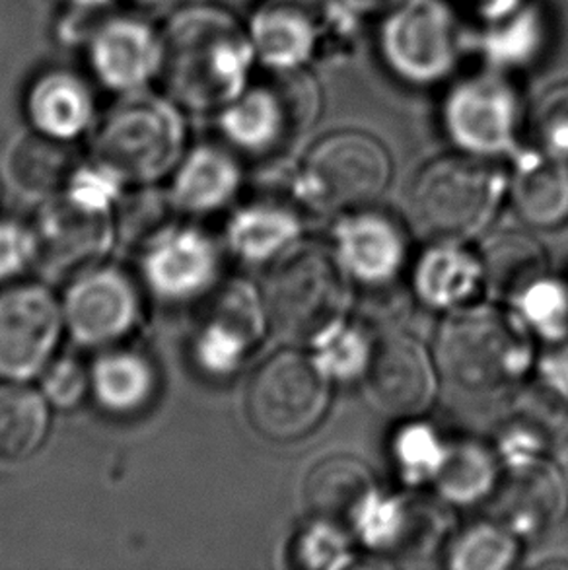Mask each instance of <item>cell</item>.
<instances>
[{
  "label": "cell",
  "instance_id": "cell-44",
  "mask_svg": "<svg viewBox=\"0 0 568 570\" xmlns=\"http://www.w3.org/2000/svg\"><path fill=\"white\" fill-rule=\"evenodd\" d=\"M565 347L555 353L554 356H549L546 363H543V374L546 379L551 380L557 385H561L562 390L568 392V341L562 343Z\"/></svg>",
  "mask_w": 568,
  "mask_h": 570
},
{
  "label": "cell",
  "instance_id": "cell-13",
  "mask_svg": "<svg viewBox=\"0 0 568 570\" xmlns=\"http://www.w3.org/2000/svg\"><path fill=\"white\" fill-rule=\"evenodd\" d=\"M448 528L450 518L438 502L376 493L362 509L353 530L385 557L421 559L442 543Z\"/></svg>",
  "mask_w": 568,
  "mask_h": 570
},
{
  "label": "cell",
  "instance_id": "cell-33",
  "mask_svg": "<svg viewBox=\"0 0 568 570\" xmlns=\"http://www.w3.org/2000/svg\"><path fill=\"white\" fill-rule=\"evenodd\" d=\"M92 387L104 407L129 413L145 405L154 390L153 368L133 353L101 356L92 371Z\"/></svg>",
  "mask_w": 568,
  "mask_h": 570
},
{
  "label": "cell",
  "instance_id": "cell-27",
  "mask_svg": "<svg viewBox=\"0 0 568 570\" xmlns=\"http://www.w3.org/2000/svg\"><path fill=\"white\" fill-rule=\"evenodd\" d=\"M239 168L228 153L216 147L193 150L177 171L174 203L193 213H210L236 195Z\"/></svg>",
  "mask_w": 568,
  "mask_h": 570
},
{
  "label": "cell",
  "instance_id": "cell-2",
  "mask_svg": "<svg viewBox=\"0 0 568 570\" xmlns=\"http://www.w3.org/2000/svg\"><path fill=\"white\" fill-rule=\"evenodd\" d=\"M438 364L460 392L502 395L530 368L528 327L500 309L458 308L438 333Z\"/></svg>",
  "mask_w": 568,
  "mask_h": 570
},
{
  "label": "cell",
  "instance_id": "cell-19",
  "mask_svg": "<svg viewBox=\"0 0 568 570\" xmlns=\"http://www.w3.org/2000/svg\"><path fill=\"white\" fill-rule=\"evenodd\" d=\"M333 239L339 262L362 285L392 283L408 259V239L400 226L390 216L366 208L343 216Z\"/></svg>",
  "mask_w": 568,
  "mask_h": 570
},
{
  "label": "cell",
  "instance_id": "cell-7",
  "mask_svg": "<svg viewBox=\"0 0 568 570\" xmlns=\"http://www.w3.org/2000/svg\"><path fill=\"white\" fill-rule=\"evenodd\" d=\"M330 400V376L315 358L298 351H281L249 380L247 419L265 439H302L322 423Z\"/></svg>",
  "mask_w": 568,
  "mask_h": 570
},
{
  "label": "cell",
  "instance_id": "cell-37",
  "mask_svg": "<svg viewBox=\"0 0 568 570\" xmlns=\"http://www.w3.org/2000/svg\"><path fill=\"white\" fill-rule=\"evenodd\" d=\"M314 345L317 351L315 363L330 379L346 380L364 374L372 353V345L361 333L343 324L320 337Z\"/></svg>",
  "mask_w": 568,
  "mask_h": 570
},
{
  "label": "cell",
  "instance_id": "cell-5",
  "mask_svg": "<svg viewBox=\"0 0 568 570\" xmlns=\"http://www.w3.org/2000/svg\"><path fill=\"white\" fill-rule=\"evenodd\" d=\"M322 96L300 67L275 69L262 85L246 88L223 109L221 129L236 147L263 155L288 147L314 125Z\"/></svg>",
  "mask_w": 568,
  "mask_h": 570
},
{
  "label": "cell",
  "instance_id": "cell-14",
  "mask_svg": "<svg viewBox=\"0 0 568 570\" xmlns=\"http://www.w3.org/2000/svg\"><path fill=\"white\" fill-rule=\"evenodd\" d=\"M456 47L452 18L434 0H411L385 26V57L411 80L442 77L453 65Z\"/></svg>",
  "mask_w": 568,
  "mask_h": 570
},
{
  "label": "cell",
  "instance_id": "cell-34",
  "mask_svg": "<svg viewBox=\"0 0 568 570\" xmlns=\"http://www.w3.org/2000/svg\"><path fill=\"white\" fill-rule=\"evenodd\" d=\"M520 557V538L497 520L471 525L448 551V567L456 570L510 569Z\"/></svg>",
  "mask_w": 568,
  "mask_h": 570
},
{
  "label": "cell",
  "instance_id": "cell-46",
  "mask_svg": "<svg viewBox=\"0 0 568 570\" xmlns=\"http://www.w3.org/2000/svg\"><path fill=\"white\" fill-rule=\"evenodd\" d=\"M349 4H353L359 10H366V12H378V10H385L392 8L401 2V0H346Z\"/></svg>",
  "mask_w": 568,
  "mask_h": 570
},
{
  "label": "cell",
  "instance_id": "cell-22",
  "mask_svg": "<svg viewBox=\"0 0 568 570\" xmlns=\"http://www.w3.org/2000/svg\"><path fill=\"white\" fill-rule=\"evenodd\" d=\"M366 463L354 455H331L307 471L302 499L312 520L351 530L362 509L376 494Z\"/></svg>",
  "mask_w": 568,
  "mask_h": 570
},
{
  "label": "cell",
  "instance_id": "cell-40",
  "mask_svg": "<svg viewBox=\"0 0 568 570\" xmlns=\"http://www.w3.org/2000/svg\"><path fill=\"white\" fill-rule=\"evenodd\" d=\"M172 203L168 197H164L158 191H143L131 195L119 208V220H117V230L125 242H139L156 238L168 228H164L168 223Z\"/></svg>",
  "mask_w": 568,
  "mask_h": 570
},
{
  "label": "cell",
  "instance_id": "cell-4",
  "mask_svg": "<svg viewBox=\"0 0 568 570\" xmlns=\"http://www.w3.org/2000/svg\"><path fill=\"white\" fill-rule=\"evenodd\" d=\"M507 179L469 156H444L419 171L409 195L417 228L437 242L460 244L491 223Z\"/></svg>",
  "mask_w": 568,
  "mask_h": 570
},
{
  "label": "cell",
  "instance_id": "cell-10",
  "mask_svg": "<svg viewBox=\"0 0 568 570\" xmlns=\"http://www.w3.org/2000/svg\"><path fill=\"white\" fill-rule=\"evenodd\" d=\"M270 322L267 306L246 281H232L213 294L195 337V358L203 371L228 376L262 341Z\"/></svg>",
  "mask_w": 568,
  "mask_h": 570
},
{
  "label": "cell",
  "instance_id": "cell-3",
  "mask_svg": "<svg viewBox=\"0 0 568 570\" xmlns=\"http://www.w3.org/2000/svg\"><path fill=\"white\" fill-rule=\"evenodd\" d=\"M184 145L176 101L135 90L106 111L94 137V160L124 181L150 184L179 163Z\"/></svg>",
  "mask_w": 568,
  "mask_h": 570
},
{
  "label": "cell",
  "instance_id": "cell-43",
  "mask_svg": "<svg viewBox=\"0 0 568 570\" xmlns=\"http://www.w3.org/2000/svg\"><path fill=\"white\" fill-rule=\"evenodd\" d=\"M36 255V239L30 230L16 224L0 226V281L12 277Z\"/></svg>",
  "mask_w": 568,
  "mask_h": 570
},
{
  "label": "cell",
  "instance_id": "cell-25",
  "mask_svg": "<svg viewBox=\"0 0 568 570\" xmlns=\"http://www.w3.org/2000/svg\"><path fill=\"white\" fill-rule=\"evenodd\" d=\"M415 293L434 309H458L471 302L483 286V269L476 255L458 244L438 242L417 262Z\"/></svg>",
  "mask_w": 568,
  "mask_h": 570
},
{
  "label": "cell",
  "instance_id": "cell-24",
  "mask_svg": "<svg viewBox=\"0 0 568 570\" xmlns=\"http://www.w3.org/2000/svg\"><path fill=\"white\" fill-rule=\"evenodd\" d=\"M516 213L533 228H559L568 220L567 160L539 153L523 156L510 184Z\"/></svg>",
  "mask_w": 568,
  "mask_h": 570
},
{
  "label": "cell",
  "instance_id": "cell-11",
  "mask_svg": "<svg viewBox=\"0 0 568 570\" xmlns=\"http://www.w3.org/2000/svg\"><path fill=\"white\" fill-rule=\"evenodd\" d=\"M364 392L384 415L411 419L424 413L437 395V371L427 348L401 333L376 341L364 371Z\"/></svg>",
  "mask_w": 568,
  "mask_h": 570
},
{
  "label": "cell",
  "instance_id": "cell-41",
  "mask_svg": "<svg viewBox=\"0 0 568 570\" xmlns=\"http://www.w3.org/2000/svg\"><path fill=\"white\" fill-rule=\"evenodd\" d=\"M121 184L124 179L117 178L114 171H109L100 164H94L88 168H77L67 189H69L70 199L78 205L90 210L109 213V208L119 197Z\"/></svg>",
  "mask_w": 568,
  "mask_h": 570
},
{
  "label": "cell",
  "instance_id": "cell-38",
  "mask_svg": "<svg viewBox=\"0 0 568 570\" xmlns=\"http://www.w3.org/2000/svg\"><path fill=\"white\" fill-rule=\"evenodd\" d=\"M294 559L306 569H341L351 563V540L345 528L312 520L294 543Z\"/></svg>",
  "mask_w": 568,
  "mask_h": 570
},
{
  "label": "cell",
  "instance_id": "cell-30",
  "mask_svg": "<svg viewBox=\"0 0 568 570\" xmlns=\"http://www.w3.org/2000/svg\"><path fill=\"white\" fill-rule=\"evenodd\" d=\"M499 479V465L491 450L477 442H461L448 446L432 483L445 501L471 504L491 499Z\"/></svg>",
  "mask_w": 568,
  "mask_h": 570
},
{
  "label": "cell",
  "instance_id": "cell-39",
  "mask_svg": "<svg viewBox=\"0 0 568 570\" xmlns=\"http://www.w3.org/2000/svg\"><path fill=\"white\" fill-rule=\"evenodd\" d=\"M531 131L541 153L568 163V85L557 86L538 101Z\"/></svg>",
  "mask_w": 568,
  "mask_h": 570
},
{
  "label": "cell",
  "instance_id": "cell-16",
  "mask_svg": "<svg viewBox=\"0 0 568 570\" xmlns=\"http://www.w3.org/2000/svg\"><path fill=\"white\" fill-rule=\"evenodd\" d=\"M516 96L494 78H473L456 88L445 104V129L458 147L487 156L505 153L515 139Z\"/></svg>",
  "mask_w": 568,
  "mask_h": 570
},
{
  "label": "cell",
  "instance_id": "cell-31",
  "mask_svg": "<svg viewBox=\"0 0 568 570\" xmlns=\"http://www.w3.org/2000/svg\"><path fill=\"white\" fill-rule=\"evenodd\" d=\"M75 166L77 158L65 140L51 139L41 132L23 137L10 158L16 184L33 195H49L69 186L77 171Z\"/></svg>",
  "mask_w": 568,
  "mask_h": 570
},
{
  "label": "cell",
  "instance_id": "cell-15",
  "mask_svg": "<svg viewBox=\"0 0 568 570\" xmlns=\"http://www.w3.org/2000/svg\"><path fill=\"white\" fill-rule=\"evenodd\" d=\"M139 316V296L121 271L88 269L70 285L65 317L75 340L100 347L131 332Z\"/></svg>",
  "mask_w": 568,
  "mask_h": 570
},
{
  "label": "cell",
  "instance_id": "cell-29",
  "mask_svg": "<svg viewBox=\"0 0 568 570\" xmlns=\"http://www.w3.org/2000/svg\"><path fill=\"white\" fill-rule=\"evenodd\" d=\"M49 429L46 401L30 387L0 385V463H20L38 452Z\"/></svg>",
  "mask_w": 568,
  "mask_h": 570
},
{
  "label": "cell",
  "instance_id": "cell-47",
  "mask_svg": "<svg viewBox=\"0 0 568 570\" xmlns=\"http://www.w3.org/2000/svg\"><path fill=\"white\" fill-rule=\"evenodd\" d=\"M139 2L148 7H166V4H176L179 0H139Z\"/></svg>",
  "mask_w": 568,
  "mask_h": 570
},
{
  "label": "cell",
  "instance_id": "cell-45",
  "mask_svg": "<svg viewBox=\"0 0 568 570\" xmlns=\"http://www.w3.org/2000/svg\"><path fill=\"white\" fill-rule=\"evenodd\" d=\"M466 7L476 12V14L483 16V18H502V16L510 12L512 8L520 0H461Z\"/></svg>",
  "mask_w": 568,
  "mask_h": 570
},
{
  "label": "cell",
  "instance_id": "cell-21",
  "mask_svg": "<svg viewBox=\"0 0 568 570\" xmlns=\"http://www.w3.org/2000/svg\"><path fill=\"white\" fill-rule=\"evenodd\" d=\"M218 269L213 242L192 228H168L148 242L145 275L156 294L172 301L203 293Z\"/></svg>",
  "mask_w": 568,
  "mask_h": 570
},
{
  "label": "cell",
  "instance_id": "cell-42",
  "mask_svg": "<svg viewBox=\"0 0 568 570\" xmlns=\"http://www.w3.org/2000/svg\"><path fill=\"white\" fill-rule=\"evenodd\" d=\"M43 390L57 407H77L88 390V376L77 361L61 358L47 368Z\"/></svg>",
  "mask_w": 568,
  "mask_h": 570
},
{
  "label": "cell",
  "instance_id": "cell-28",
  "mask_svg": "<svg viewBox=\"0 0 568 570\" xmlns=\"http://www.w3.org/2000/svg\"><path fill=\"white\" fill-rule=\"evenodd\" d=\"M302 224L288 208L259 203L242 208L232 218L228 239L236 254L249 263H265L283 255L300 238Z\"/></svg>",
  "mask_w": 568,
  "mask_h": 570
},
{
  "label": "cell",
  "instance_id": "cell-36",
  "mask_svg": "<svg viewBox=\"0 0 568 570\" xmlns=\"http://www.w3.org/2000/svg\"><path fill=\"white\" fill-rule=\"evenodd\" d=\"M445 450L448 446L427 424H409L393 440L395 463L411 483L432 481L444 460Z\"/></svg>",
  "mask_w": 568,
  "mask_h": 570
},
{
  "label": "cell",
  "instance_id": "cell-23",
  "mask_svg": "<svg viewBox=\"0 0 568 570\" xmlns=\"http://www.w3.org/2000/svg\"><path fill=\"white\" fill-rule=\"evenodd\" d=\"M26 111L36 131L69 142L92 124L94 96L75 72L49 70L31 85Z\"/></svg>",
  "mask_w": 568,
  "mask_h": 570
},
{
  "label": "cell",
  "instance_id": "cell-35",
  "mask_svg": "<svg viewBox=\"0 0 568 570\" xmlns=\"http://www.w3.org/2000/svg\"><path fill=\"white\" fill-rule=\"evenodd\" d=\"M515 306L528 332L549 343H567L568 283L546 275L531 285Z\"/></svg>",
  "mask_w": 568,
  "mask_h": 570
},
{
  "label": "cell",
  "instance_id": "cell-18",
  "mask_svg": "<svg viewBox=\"0 0 568 570\" xmlns=\"http://www.w3.org/2000/svg\"><path fill=\"white\" fill-rule=\"evenodd\" d=\"M88 61L96 78L109 90H143L160 75L161 33L140 18L117 16L94 30Z\"/></svg>",
  "mask_w": 568,
  "mask_h": 570
},
{
  "label": "cell",
  "instance_id": "cell-12",
  "mask_svg": "<svg viewBox=\"0 0 568 570\" xmlns=\"http://www.w3.org/2000/svg\"><path fill=\"white\" fill-rule=\"evenodd\" d=\"M491 494L492 520L520 540H539L561 524L568 489L561 471L541 455L507 463Z\"/></svg>",
  "mask_w": 568,
  "mask_h": 570
},
{
  "label": "cell",
  "instance_id": "cell-6",
  "mask_svg": "<svg viewBox=\"0 0 568 570\" xmlns=\"http://www.w3.org/2000/svg\"><path fill=\"white\" fill-rule=\"evenodd\" d=\"M345 281L322 249L306 247L284 257L271 275L265 306L273 330L291 341H315L345 320Z\"/></svg>",
  "mask_w": 568,
  "mask_h": 570
},
{
  "label": "cell",
  "instance_id": "cell-20",
  "mask_svg": "<svg viewBox=\"0 0 568 570\" xmlns=\"http://www.w3.org/2000/svg\"><path fill=\"white\" fill-rule=\"evenodd\" d=\"M568 440V392L549 379L531 382L516 393L500 452L507 463L538 458Z\"/></svg>",
  "mask_w": 568,
  "mask_h": 570
},
{
  "label": "cell",
  "instance_id": "cell-32",
  "mask_svg": "<svg viewBox=\"0 0 568 570\" xmlns=\"http://www.w3.org/2000/svg\"><path fill=\"white\" fill-rule=\"evenodd\" d=\"M252 41L255 55H259L271 69H294L306 59L314 33L304 16L288 7L263 10L252 22Z\"/></svg>",
  "mask_w": 568,
  "mask_h": 570
},
{
  "label": "cell",
  "instance_id": "cell-9",
  "mask_svg": "<svg viewBox=\"0 0 568 570\" xmlns=\"http://www.w3.org/2000/svg\"><path fill=\"white\" fill-rule=\"evenodd\" d=\"M61 327V308L43 286H10L0 293V379L22 382L43 371Z\"/></svg>",
  "mask_w": 568,
  "mask_h": 570
},
{
  "label": "cell",
  "instance_id": "cell-1",
  "mask_svg": "<svg viewBox=\"0 0 568 570\" xmlns=\"http://www.w3.org/2000/svg\"><path fill=\"white\" fill-rule=\"evenodd\" d=\"M254 57L252 36L231 12L193 4L177 10L161 30L158 77L182 108L224 109L246 90Z\"/></svg>",
  "mask_w": 568,
  "mask_h": 570
},
{
  "label": "cell",
  "instance_id": "cell-8",
  "mask_svg": "<svg viewBox=\"0 0 568 570\" xmlns=\"http://www.w3.org/2000/svg\"><path fill=\"white\" fill-rule=\"evenodd\" d=\"M392 176L385 148L364 132H333L307 155L300 189L322 208H369Z\"/></svg>",
  "mask_w": 568,
  "mask_h": 570
},
{
  "label": "cell",
  "instance_id": "cell-17",
  "mask_svg": "<svg viewBox=\"0 0 568 570\" xmlns=\"http://www.w3.org/2000/svg\"><path fill=\"white\" fill-rule=\"evenodd\" d=\"M36 255L53 271L88 269L108 252L116 228L109 213L90 210L70 197L49 200L33 224Z\"/></svg>",
  "mask_w": 568,
  "mask_h": 570
},
{
  "label": "cell",
  "instance_id": "cell-26",
  "mask_svg": "<svg viewBox=\"0 0 568 570\" xmlns=\"http://www.w3.org/2000/svg\"><path fill=\"white\" fill-rule=\"evenodd\" d=\"M483 286L494 301L515 302L547 275V257L539 242L520 232H500L481 247Z\"/></svg>",
  "mask_w": 568,
  "mask_h": 570
}]
</instances>
